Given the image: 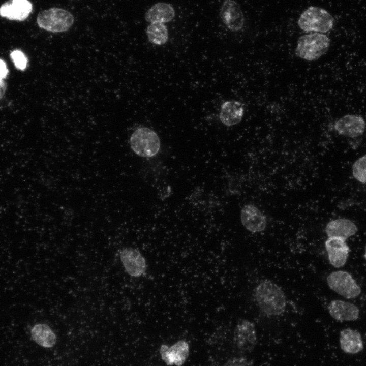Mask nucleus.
I'll return each mask as SVG.
<instances>
[{"mask_svg": "<svg viewBox=\"0 0 366 366\" xmlns=\"http://www.w3.org/2000/svg\"><path fill=\"white\" fill-rule=\"evenodd\" d=\"M333 18L325 9L317 7H310L300 16L299 27L303 30L326 33L333 27Z\"/></svg>", "mask_w": 366, "mask_h": 366, "instance_id": "nucleus-4", "label": "nucleus"}, {"mask_svg": "<svg viewBox=\"0 0 366 366\" xmlns=\"http://www.w3.org/2000/svg\"><path fill=\"white\" fill-rule=\"evenodd\" d=\"M10 56L17 69L23 71L26 69L28 59L22 51L18 49L14 50L11 52Z\"/></svg>", "mask_w": 366, "mask_h": 366, "instance_id": "nucleus-23", "label": "nucleus"}, {"mask_svg": "<svg viewBox=\"0 0 366 366\" xmlns=\"http://www.w3.org/2000/svg\"><path fill=\"white\" fill-rule=\"evenodd\" d=\"M7 88V84L4 80L0 81V99L4 96Z\"/></svg>", "mask_w": 366, "mask_h": 366, "instance_id": "nucleus-26", "label": "nucleus"}, {"mask_svg": "<svg viewBox=\"0 0 366 366\" xmlns=\"http://www.w3.org/2000/svg\"><path fill=\"white\" fill-rule=\"evenodd\" d=\"M234 342L241 351L250 352L257 343V334L254 324L243 319L237 323L234 331Z\"/></svg>", "mask_w": 366, "mask_h": 366, "instance_id": "nucleus-7", "label": "nucleus"}, {"mask_svg": "<svg viewBox=\"0 0 366 366\" xmlns=\"http://www.w3.org/2000/svg\"><path fill=\"white\" fill-rule=\"evenodd\" d=\"M330 316L339 321H354L359 317L358 308L354 304L341 300H333L329 303Z\"/></svg>", "mask_w": 366, "mask_h": 366, "instance_id": "nucleus-15", "label": "nucleus"}, {"mask_svg": "<svg viewBox=\"0 0 366 366\" xmlns=\"http://www.w3.org/2000/svg\"><path fill=\"white\" fill-rule=\"evenodd\" d=\"M325 247L329 262L333 266L340 268L345 264L350 252L345 239L337 237H328Z\"/></svg>", "mask_w": 366, "mask_h": 366, "instance_id": "nucleus-12", "label": "nucleus"}, {"mask_svg": "<svg viewBox=\"0 0 366 366\" xmlns=\"http://www.w3.org/2000/svg\"><path fill=\"white\" fill-rule=\"evenodd\" d=\"M325 231L328 237H337L346 240L355 234L357 228L351 221L339 219L329 222L326 226Z\"/></svg>", "mask_w": 366, "mask_h": 366, "instance_id": "nucleus-17", "label": "nucleus"}, {"mask_svg": "<svg viewBox=\"0 0 366 366\" xmlns=\"http://www.w3.org/2000/svg\"><path fill=\"white\" fill-rule=\"evenodd\" d=\"M354 178L362 183H366V155L357 159L352 166Z\"/></svg>", "mask_w": 366, "mask_h": 366, "instance_id": "nucleus-22", "label": "nucleus"}, {"mask_svg": "<svg viewBox=\"0 0 366 366\" xmlns=\"http://www.w3.org/2000/svg\"><path fill=\"white\" fill-rule=\"evenodd\" d=\"M120 259L126 272L131 276L140 277L145 272L146 260L137 249H124L120 252Z\"/></svg>", "mask_w": 366, "mask_h": 366, "instance_id": "nucleus-11", "label": "nucleus"}, {"mask_svg": "<svg viewBox=\"0 0 366 366\" xmlns=\"http://www.w3.org/2000/svg\"><path fill=\"white\" fill-rule=\"evenodd\" d=\"M329 287L344 297L354 298L361 293V288L348 272L339 270L331 272L327 278Z\"/></svg>", "mask_w": 366, "mask_h": 366, "instance_id": "nucleus-6", "label": "nucleus"}, {"mask_svg": "<svg viewBox=\"0 0 366 366\" xmlns=\"http://www.w3.org/2000/svg\"><path fill=\"white\" fill-rule=\"evenodd\" d=\"M220 16L226 27L232 31L241 29L244 24V16L238 4L234 0H225L221 6Z\"/></svg>", "mask_w": 366, "mask_h": 366, "instance_id": "nucleus-8", "label": "nucleus"}, {"mask_svg": "<svg viewBox=\"0 0 366 366\" xmlns=\"http://www.w3.org/2000/svg\"><path fill=\"white\" fill-rule=\"evenodd\" d=\"M244 113L243 104L237 101H227L221 107L219 118L221 121L227 126L238 124Z\"/></svg>", "mask_w": 366, "mask_h": 366, "instance_id": "nucleus-16", "label": "nucleus"}, {"mask_svg": "<svg viewBox=\"0 0 366 366\" xmlns=\"http://www.w3.org/2000/svg\"><path fill=\"white\" fill-rule=\"evenodd\" d=\"M146 33L149 41L154 44H164L168 39L167 28L162 23H150L146 28Z\"/></svg>", "mask_w": 366, "mask_h": 366, "instance_id": "nucleus-21", "label": "nucleus"}, {"mask_svg": "<svg viewBox=\"0 0 366 366\" xmlns=\"http://www.w3.org/2000/svg\"><path fill=\"white\" fill-rule=\"evenodd\" d=\"M339 341L341 349L346 353L356 354L363 348L360 333L351 328H346L340 332Z\"/></svg>", "mask_w": 366, "mask_h": 366, "instance_id": "nucleus-18", "label": "nucleus"}, {"mask_svg": "<svg viewBox=\"0 0 366 366\" xmlns=\"http://www.w3.org/2000/svg\"><path fill=\"white\" fill-rule=\"evenodd\" d=\"M255 296L259 308L267 315H278L285 310L286 301L284 293L279 286L270 281L259 284Z\"/></svg>", "mask_w": 366, "mask_h": 366, "instance_id": "nucleus-1", "label": "nucleus"}, {"mask_svg": "<svg viewBox=\"0 0 366 366\" xmlns=\"http://www.w3.org/2000/svg\"><path fill=\"white\" fill-rule=\"evenodd\" d=\"M9 70L4 60L0 58V81L4 80L8 74Z\"/></svg>", "mask_w": 366, "mask_h": 366, "instance_id": "nucleus-25", "label": "nucleus"}, {"mask_svg": "<svg viewBox=\"0 0 366 366\" xmlns=\"http://www.w3.org/2000/svg\"><path fill=\"white\" fill-rule=\"evenodd\" d=\"M32 339L38 345L46 348L53 347L56 342V336L52 329L47 324L38 323L30 330Z\"/></svg>", "mask_w": 366, "mask_h": 366, "instance_id": "nucleus-20", "label": "nucleus"}, {"mask_svg": "<svg viewBox=\"0 0 366 366\" xmlns=\"http://www.w3.org/2000/svg\"><path fill=\"white\" fill-rule=\"evenodd\" d=\"M74 21V17L70 12L55 7L40 12L37 17V23L40 28L53 33L68 30Z\"/></svg>", "mask_w": 366, "mask_h": 366, "instance_id": "nucleus-3", "label": "nucleus"}, {"mask_svg": "<svg viewBox=\"0 0 366 366\" xmlns=\"http://www.w3.org/2000/svg\"><path fill=\"white\" fill-rule=\"evenodd\" d=\"M223 366H254L252 361L246 357H234L228 360Z\"/></svg>", "mask_w": 366, "mask_h": 366, "instance_id": "nucleus-24", "label": "nucleus"}, {"mask_svg": "<svg viewBox=\"0 0 366 366\" xmlns=\"http://www.w3.org/2000/svg\"><path fill=\"white\" fill-rule=\"evenodd\" d=\"M32 10L33 5L29 0H9L0 6V16L22 21L28 17Z\"/></svg>", "mask_w": 366, "mask_h": 366, "instance_id": "nucleus-10", "label": "nucleus"}, {"mask_svg": "<svg viewBox=\"0 0 366 366\" xmlns=\"http://www.w3.org/2000/svg\"><path fill=\"white\" fill-rule=\"evenodd\" d=\"M330 41L326 35L315 33L304 35L298 40L296 55L307 60H315L328 50Z\"/></svg>", "mask_w": 366, "mask_h": 366, "instance_id": "nucleus-2", "label": "nucleus"}, {"mask_svg": "<svg viewBox=\"0 0 366 366\" xmlns=\"http://www.w3.org/2000/svg\"><path fill=\"white\" fill-rule=\"evenodd\" d=\"M175 16L174 8L170 4L160 2L151 7L145 13V19L150 23H166Z\"/></svg>", "mask_w": 366, "mask_h": 366, "instance_id": "nucleus-19", "label": "nucleus"}, {"mask_svg": "<svg viewBox=\"0 0 366 366\" xmlns=\"http://www.w3.org/2000/svg\"><path fill=\"white\" fill-rule=\"evenodd\" d=\"M364 257L365 259L366 260V245H365V248H364Z\"/></svg>", "mask_w": 366, "mask_h": 366, "instance_id": "nucleus-27", "label": "nucleus"}, {"mask_svg": "<svg viewBox=\"0 0 366 366\" xmlns=\"http://www.w3.org/2000/svg\"><path fill=\"white\" fill-rule=\"evenodd\" d=\"M241 222L249 231L256 233L263 231L266 225L265 216L256 206L249 204L241 211Z\"/></svg>", "mask_w": 366, "mask_h": 366, "instance_id": "nucleus-14", "label": "nucleus"}, {"mask_svg": "<svg viewBox=\"0 0 366 366\" xmlns=\"http://www.w3.org/2000/svg\"><path fill=\"white\" fill-rule=\"evenodd\" d=\"M160 353L162 359L167 365L181 366L189 356V344L186 341L180 340L171 347L162 345Z\"/></svg>", "mask_w": 366, "mask_h": 366, "instance_id": "nucleus-13", "label": "nucleus"}, {"mask_svg": "<svg viewBox=\"0 0 366 366\" xmlns=\"http://www.w3.org/2000/svg\"><path fill=\"white\" fill-rule=\"evenodd\" d=\"M336 131L343 136L354 138L363 134L366 123L363 118L356 114H347L339 119L334 124Z\"/></svg>", "mask_w": 366, "mask_h": 366, "instance_id": "nucleus-9", "label": "nucleus"}, {"mask_svg": "<svg viewBox=\"0 0 366 366\" xmlns=\"http://www.w3.org/2000/svg\"><path fill=\"white\" fill-rule=\"evenodd\" d=\"M130 144L131 149L136 155L144 158L155 156L160 148V141L158 135L146 127L137 129L132 134Z\"/></svg>", "mask_w": 366, "mask_h": 366, "instance_id": "nucleus-5", "label": "nucleus"}]
</instances>
